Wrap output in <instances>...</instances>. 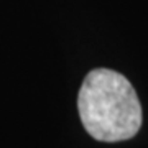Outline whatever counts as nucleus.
<instances>
[{
	"label": "nucleus",
	"instance_id": "obj_1",
	"mask_svg": "<svg viewBox=\"0 0 148 148\" xmlns=\"http://www.w3.org/2000/svg\"><path fill=\"white\" fill-rule=\"evenodd\" d=\"M77 109L86 132L99 142H123L142 127V106L130 81L114 69H92L82 81Z\"/></svg>",
	"mask_w": 148,
	"mask_h": 148
}]
</instances>
